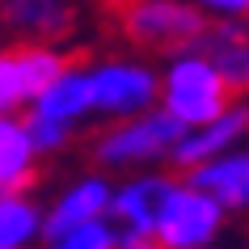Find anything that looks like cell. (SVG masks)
<instances>
[{"mask_svg":"<svg viewBox=\"0 0 249 249\" xmlns=\"http://www.w3.org/2000/svg\"><path fill=\"white\" fill-rule=\"evenodd\" d=\"M160 89H157V110L169 114L182 131L190 127H203L211 118H220L228 106L236 102L228 85L220 80V72L211 68V59L198 47L190 51H178L165 59V68H157Z\"/></svg>","mask_w":249,"mask_h":249,"instance_id":"cell-1","label":"cell"},{"mask_svg":"<svg viewBox=\"0 0 249 249\" xmlns=\"http://www.w3.org/2000/svg\"><path fill=\"white\" fill-rule=\"evenodd\" d=\"M178 140H182V127L169 114L148 110V114L127 118V123H106L89 140V157L97 165V173L102 169L144 173V169H157V165H169Z\"/></svg>","mask_w":249,"mask_h":249,"instance_id":"cell-2","label":"cell"},{"mask_svg":"<svg viewBox=\"0 0 249 249\" xmlns=\"http://www.w3.org/2000/svg\"><path fill=\"white\" fill-rule=\"evenodd\" d=\"M114 21H118V34L131 47L160 51V55L198 47L211 26L190 0H118Z\"/></svg>","mask_w":249,"mask_h":249,"instance_id":"cell-3","label":"cell"},{"mask_svg":"<svg viewBox=\"0 0 249 249\" xmlns=\"http://www.w3.org/2000/svg\"><path fill=\"white\" fill-rule=\"evenodd\" d=\"M157 89H160L157 68L135 55H110V59L89 64L93 118H102V123H127V118L157 110Z\"/></svg>","mask_w":249,"mask_h":249,"instance_id":"cell-4","label":"cell"},{"mask_svg":"<svg viewBox=\"0 0 249 249\" xmlns=\"http://www.w3.org/2000/svg\"><path fill=\"white\" fill-rule=\"evenodd\" d=\"M224 224H228V211L203 190H195L186 178H178L157 211L152 241L160 249H211L224 236Z\"/></svg>","mask_w":249,"mask_h":249,"instance_id":"cell-5","label":"cell"},{"mask_svg":"<svg viewBox=\"0 0 249 249\" xmlns=\"http://www.w3.org/2000/svg\"><path fill=\"white\" fill-rule=\"evenodd\" d=\"M245 144H249V102H232L220 118L182 131L169 165L186 178V173H195L198 165H207V160H215V157H228V152H236V148H245Z\"/></svg>","mask_w":249,"mask_h":249,"instance_id":"cell-6","label":"cell"},{"mask_svg":"<svg viewBox=\"0 0 249 249\" xmlns=\"http://www.w3.org/2000/svg\"><path fill=\"white\" fill-rule=\"evenodd\" d=\"M110 195H114V182L97 169L72 178L51 198V207H42V241H55V236L80 228V224L110 220Z\"/></svg>","mask_w":249,"mask_h":249,"instance_id":"cell-7","label":"cell"},{"mask_svg":"<svg viewBox=\"0 0 249 249\" xmlns=\"http://www.w3.org/2000/svg\"><path fill=\"white\" fill-rule=\"evenodd\" d=\"M0 26L21 42L59 47L76 34V0H0Z\"/></svg>","mask_w":249,"mask_h":249,"instance_id":"cell-8","label":"cell"},{"mask_svg":"<svg viewBox=\"0 0 249 249\" xmlns=\"http://www.w3.org/2000/svg\"><path fill=\"white\" fill-rule=\"evenodd\" d=\"M173 173L160 169H144L114 182V195H110V224L118 232H152L157 224V211L165 203V195L173 190Z\"/></svg>","mask_w":249,"mask_h":249,"instance_id":"cell-9","label":"cell"},{"mask_svg":"<svg viewBox=\"0 0 249 249\" xmlns=\"http://www.w3.org/2000/svg\"><path fill=\"white\" fill-rule=\"evenodd\" d=\"M26 114H38V118H51L68 131H80L85 123L93 118V97H89V64H72L59 72V76L47 85V89L30 102Z\"/></svg>","mask_w":249,"mask_h":249,"instance_id":"cell-10","label":"cell"},{"mask_svg":"<svg viewBox=\"0 0 249 249\" xmlns=\"http://www.w3.org/2000/svg\"><path fill=\"white\" fill-rule=\"evenodd\" d=\"M198 51L211 59L236 102L249 93V21H211Z\"/></svg>","mask_w":249,"mask_h":249,"instance_id":"cell-11","label":"cell"},{"mask_svg":"<svg viewBox=\"0 0 249 249\" xmlns=\"http://www.w3.org/2000/svg\"><path fill=\"white\" fill-rule=\"evenodd\" d=\"M186 182L203 190L207 198H215L228 215L232 211H249V144L228 152V157H215L207 165H198L195 173H186Z\"/></svg>","mask_w":249,"mask_h":249,"instance_id":"cell-12","label":"cell"},{"mask_svg":"<svg viewBox=\"0 0 249 249\" xmlns=\"http://www.w3.org/2000/svg\"><path fill=\"white\" fill-rule=\"evenodd\" d=\"M38 165L42 157L26 131V118H0V195H30Z\"/></svg>","mask_w":249,"mask_h":249,"instance_id":"cell-13","label":"cell"},{"mask_svg":"<svg viewBox=\"0 0 249 249\" xmlns=\"http://www.w3.org/2000/svg\"><path fill=\"white\" fill-rule=\"evenodd\" d=\"M42 245V203L34 195H0V249Z\"/></svg>","mask_w":249,"mask_h":249,"instance_id":"cell-14","label":"cell"},{"mask_svg":"<svg viewBox=\"0 0 249 249\" xmlns=\"http://www.w3.org/2000/svg\"><path fill=\"white\" fill-rule=\"evenodd\" d=\"M30 102H34V89H30L26 72H21L17 47H0V118L26 114Z\"/></svg>","mask_w":249,"mask_h":249,"instance_id":"cell-15","label":"cell"},{"mask_svg":"<svg viewBox=\"0 0 249 249\" xmlns=\"http://www.w3.org/2000/svg\"><path fill=\"white\" fill-rule=\"evenodd\" d=\"M114 224L110 220H97V224H80L72 232L55 236V241H42L38 249H114Z\"/></svg>","mask_w":249,"mask_h":249,"instance_id":"cell-16","label":"cell"},{"mask_svg":"<svg viewBox=\"0 0 249 249\" xmlns=\"http://www.w3.org/2000/svg\"><path fill=\"white\" fill-rule=\"evenodd\" d=\"M21 118H26V131L34 140V148H38V157H55V152H64L76 140V131H68V127H59L51 118H38V114H21Z\"/></svg>","mask_w":249,"mask_h":249,"instance_id":"cell-17","label":"cell"},{"mask_svg":"<svg viewBox=\"0 0 249 249\" xmlns=\"http://www.w3.org/2000/svg\"><path fill=\"white\" fill-rule=\"evenodd\" d=\"M207 21H249V0H190Z\"/></svg>","mask_w":249,"mask_h":249,"instance_id":"cell-18","label":"cell"},{"mask_svg":"<svg viewBox=\"0 0 249 249\" xmlns=\"http://www.w3.org/2000/svg\"><path fill=\"white\" fill-rule=\"evenodd\" d=\"M118 232V228H114ZM114 249H160L157 241H152V232H118L114 236Z\"/></svg>","mask_w":249,"mask_h":249,"instance_id":"cell-19","label":"cell"},{"mask_svg":"<svg viewBox=\"0 0 249 249\" xmlns=\"http://www.w3.org/2000/svg\"><path fill=\"white\" fill-rule=\"evenodd\" d=\"M85 4H118V0H85Z\"/></svg>","mask_w":249,"mask_h":249,"instance_id":"cell-20","label":"cell"}]
</instances>
